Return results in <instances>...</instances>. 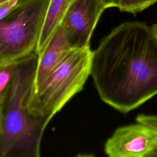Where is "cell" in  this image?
<instances>
[{
  "label": "cell",
  "instance_id": "obj_1",
  "mask_svg": "<svg viewBox=\"0 0 157 157\" xmlns=\"http://www.w3.org/2000/svg\"><path fill=\"white\" fill-rule=\"evenodd\" d=\"M101 99L126 113L157 94V36L151 26L128 21L93 51L91 72Z\"/></svg>",
  "mask_w": 157,
  "mask_h": 157
},
{
  "label": "cell",
  "instance_id": "obj_2",
  "mask_svg": "<svg viewBox=\"0 0 157 157\" xmlns=\"http://www.w3.org/2000/svg\"><path fill=\"white\" fill-rule=\"evenodd\" d=\"M39 55L34 52L16 61L9 91L0 106L2 131L0 157H39L44 132L49 121L28 109Z\"/></svg>",
  "mask_w": 157,
  "mask_h": 157
},
{
  "label": "cell",
  "instance_id": "obj_3",
  "mask_svg": "<svg viewBox=\"0 0 157 157\" xmlns=\"http://www.w3.org/2000/svg\"><path fill=\"white\" fill-rule=\"evenodd\" d=\"M90 47L71 49L30 96L28 109L35 117L50 121L83 88L91 72Z\"/></svg>",
  "mask_w": 157,
  "mask_h": 157
},
{
  "label": "cell",
  "instance_id": "obj_4",
  "mask_svg": "<svg viewBox=\"0 0 157 157\" xmlns=\"http://www.w3.org/2000/svg\"><path fill=\"white\" fill-rule=\"evenodd\" d=\"M50 0H19L0 21V64L15 62L36 52Z\"/></svg>",
  "mask_w": 157,
  "mask_h": 157
},
{
  "label": "cell",
  "instance_id": "obj_5",
  "mask_svg": "<svg viewBox=\"0 0 157 157\" xmlns=\"http://www.w3.org/2000/svg\"><path fill=\"white\" fill-rule=\"evenodd\" d=\"M105 9L101 0H72L60 25L72 48L90 47L94 29Z\"/></svg>",
  "mask_w": 157,
  "mask_h": 157
},
{
  "label": "cell",
  "instance_id": "obj_6",
  "mask_svg": "<svg viewBox=\"0 0 157 157\" xmlns=\"http://www.w3.org/2000/svg\"><path fill=\"white\" fill-rule=\"evenodd\" d=\"M157 146V131L137 122L115 129L104 145L110 157H148Z\"/></svg>",
  "mask_w": 157,
  "mask_h": 157
},
{
  "label": "cell",
  "instance_id": "obj_7",
  "mask_svg": "<svg viewBox=\"0 0 157 157\" xmlns=\"http://www.w3.org/2000/svg\"><path fill=\"white\" fill-rule=\"evenodd\" d=\"M71 49L72 48L68 42L64 31L60 25L51 36L41 52L38 54L34 90L40 85Z\"/></svg>",
  "mask_w": 157,
  "mask_h": 157
},
{
  "label": "cell",
  "instance_id": "obj_8",
  "mask_svg": "<svg viewBox=\"0 0 157 157\" xmlns=\"http://www.w3.org/2000/svg\"><path fill=\"white\" fill-rule=\"evenodd\" d=\"M72 0H50L36 48L39 54L48 40L60 26Z\"/></svg>",
  "mask_w": 157,
  "mask_h": 157
},
{
  "label": "cell",
  "instance_id": "obj_9",
  "mask_svg": "<svg viewBox=\"0 0 157 157\" xmlns=\"http://www.w3.org/2000/svg\"><path fill=\"white\" fill-rule=\"evenodd\" d=\"M15 62L0 64V106L10 88L15 67Z\"/></svg>",
  "mask_w": 157,
  "mask_h": 157
},
{
  "label": "cell",
  "instance_id": "obj_10",
  "mask_svg": "<svg viewBox=\"0 0 157 157\" xmlns=\"http://www.w3.org/2000/svg\"><path fill=\"white\" fill-rule=\"evenodd\" d=\"M157 2V0H119L117 8L121 12L137 13Z\"/></svg>",
  "mask_w": 157,
  "mask_h": 157
},
{
  "label": "cell",
  "instance_id": "obj_11",
  "mask_svg": "<svg viewBox=\"0 0 157 157\" xmlns=\"http://www.w3.org/2000/svg\"><path fill=\"white\" fill-rule=\"evenodd\" d=\"M19 0H10L0 4V21L7 16L17 6Z\"/></svg>",
  "mask_w": 157,
  "mask_h": 157
},
{
  "label": "cell",
  "instance_id": "obj_12",
  "mask_svg": "<svg viewBox=\"0 0 157 157\" xmlns=\"http://www.w3.org/2000/svg\"><path fill=\"white\" fill-rule=\"evenodd\" d=\"M136 121L147 124L157 131V115L140 114L137 117Z\"/></svg>",
  "mask_w": 157,
  "mask_h": 157
},
{
  "label": "cell",
  "instance_id": "obj_13",
  "mask_svg": "<svg viewBox=\"0 0 157 157\" xmlns=\"http://www.w3.org/2000/svg\"><path fill=\"white\" fill-rule=\"evenodd\" d=\"M104 6L107 8L117 7L119 0H101Z\"/></svg>",
  "mask_w": 157,
  "mask_h": 157
},
{
  "label": "cell",
  "instance_id": "obj_14",
  "mask_svg": "<svg viewBox=\"0 0 157 157\" xmlns=\"http://www.w3.org/2000/svg\"><path fill=\"white\" fill-rule=\"evenodd\" d=\"M148 157H157V146L153 150V151L149 154Z\"/></svg>",
  "mask_w": 157,
  "mask_h": 157
},
{
  "label": "cell",
  "instance_id": "obj_15",
  "mask_svg": "<svg viewBox=\"0 0 157 157\" xmlns=\"http://www.w3.org/2000/svg\"><path fill=\"white\" fill-rule=\"evenodd\" d=\"M2 115H1V109H0V139H1V135H2Z\"/></svg>",
  "mask_w": 157,
  "mask_h": 157
},
{
  "label": "cell",
  "instance_id": "obj_16",
  "mask_svg": "<svg viewBox=\"0 0 157 157\" xmlns=\"http://www.w3.org/2000/svg\"><path fill=\"white\" fill-rule=\"evenodd\" d=\"M151 27H152V28H153V31H154V32H155L156 36H157V23H155V24H154Z\"/></svg>",
  "mask_w": 157,
  "mask_h": 157
},
{
  "label": "cell",
  "instance_id": "obj_17",
  "mask_svg": "<svg viewBox=\"0 0 157 157\" xmlns=\"http://www.w3.org/2000/svg\"><path fill=\"white\" fill-rule=\"evenodd\" d=\"M10 1V0H0V4L7 2V1Z\"/></svg>",
  "mask_w": 157,
  "mask_h": 157
}]
</instances>
